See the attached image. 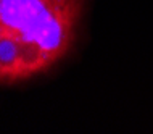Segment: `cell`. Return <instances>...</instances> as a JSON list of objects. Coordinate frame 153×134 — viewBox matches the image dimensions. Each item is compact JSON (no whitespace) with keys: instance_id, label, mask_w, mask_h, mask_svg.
Wrapping results in <instances>:
<instances>
[{"instance_id":"2","label":"cell","mask_w":153,"mask_h":134,"mask_svg":"<svg viewBox=\"0 0 153 134\" xmlns=\"http://www.w3.org/2000/svg\"><path fill=\"white\" fill-rule=\"evenodd\" d=\"M52 60L40 47L23 37L0 29V82L15 86L53 68Z\"/></svg>"},{"instance_id":"1","label":"cell","mask_w":153,"mask_h":134,"mask_svg":"<svg viewBox=\"0 0 153 134\" xmlns=\"http://www.w3.org/2000/svg\"><path fill=\"white\" fill-rule=\"evenodd\" d=\"M85 0H0V29L40 47L53 65L73 50Z\"/></svg>"}]
</instances>
